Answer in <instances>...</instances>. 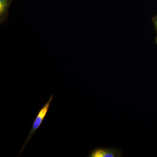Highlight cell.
I'll use <instances>...</instances> for the list:
<instances>
[{
    "label": "cell",
    "mask_w": 157,
    "mask_h": 157,
    "mask_svg": "<svg viewBox=\"0 0 157 157\" xmlns=\"http://www.w3.org/2000/svg\"><path fill=\"white\" fill-rule=\"evenodd\" d=\"M53 98V95L52 94L51 95L50 97H49L48 101L46 102L45 105L43 106V107L39 110L38 114H37L36 117V119H35V120L34 121L32 128H31L29 133L27 137L26 138L23 144L21 149L20 151L18 156L20 155L22 153L24 150L27 144L28 143L29 140L33 137L35 133L36 132L37 130H38L39 127H40V126L42 124V122L44 120V118H45V116H46L47 112H48V108H49Z\"/></svg>",
    "instance_id": "obj_1"
},
{
    "label": "cell",
    "mask_w": 157,
    "mask_h": 157,
    "mask_svg": "<svg viewBox=\"0 0 157 157\" xmlns=\"http://www.w3.org/2000/svg\"><path fill=\"white\" fill-rule=\"evenodd\" d=\"M122 155V152L118 149L98 147L90 152L88 157H121Z\"/></svg>",
    "instance_id": "obj_2"
},
{
    "label": "cell",
    "mask_w": 157,
    "mask_h": 157,
    "mask_svg": "<svg viewBox=\"0 0 157 157\" xmlns=\"http://www.w3.org/2000/svg\"><path fill=\"white\" fill-rule=\"evenodd\" d=\"M13 0H0V25L7 22L9 18V10Z\"/></svg>",
    "instance_id": "obj_3"
},
{
    "label": "cell",
    "mask_w": 157,
    "mask_h": 157,
    "mask_svg": "<svg viewBox=\"0 0 157 157\" xmlns=\"http://www.w3.org/2000/svg\"><path fill=\"white\" fill-rule=\"evenodd\" d=\"M156 24H157V21H156Z\"/></svg>",
    "instance_id": "obj_4"
}]
</instances>
